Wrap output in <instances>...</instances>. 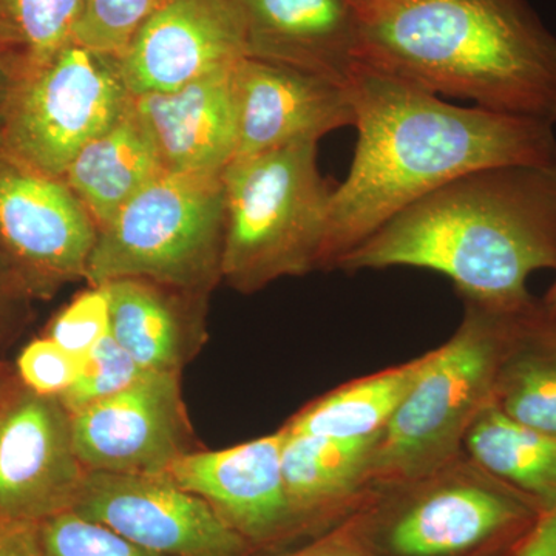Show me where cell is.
<instances>
[{
  "label": "cell",
  "mask_w": 556,
  "mask_h": 556,
  "mask_svg": "<svg viewBox=\"0 0 556 556\" xmlns=\"http://www.w3.org/2000/svg\"><path fill=\"white\" fill-rule=\"evenodd\" d=\"M519 316L466 303L455 334L434 348L430 365L380 431L368 470L372 490L407 484L464 455L468 428L493 401Z\"/></svg>",
  "instance_id": "5"
},
{
  "label": "cell",
  "mask_w": 556,
  "mask_h": 556,
  "mask_svg": "<svg viewBox=\"0 0 556 556\" xmlns=\"http://www.w3.org/2000/svg\"><path fill=\"white\" fill-rule=\"evenodd\" d=\"M283 441V431L278 430L236 447L188 452L166 475L206 501L255 551H270L300 536L285 490Z\"/></svg>",
  "instance_id": "14"
},
{
  "label": "cell",
  "mask_w": 556,
  "mask_h": 556,
  "mask_svg": "<svg viewBox=\"0 0 556 556\" xmlns=\"http://www.w3.org/2000/svg\"><path fill=\"white\" fill-rule=\"evenodd\" d=\"M371 500L306 546L276 556H375Z\"/></svg>",
  "instance_id": "30"
},
{
  "label": "cell",
  "mask_w": 556,
  "mask_h": 556,
  "mask_svg": "<svg viewBox=\"0 0 556 556\" xmlns=\"http://www.w3.org/2000/svg\"><path fill=\"white\" fill-rule=\"evenodd\" d=\"M110 334L108 292L90 287L54 318L49 338L84 361Z\"/></svg>",
  "instance_id": "28"
},
{
  "label": "cell",
  "mask_w": 556,
  "mask_h": 556,
  "mask_svg": "<svg viewBox=\"0 0 556 556\" xmlns=\"http://www.w3.org/2000/svg\"><path fill=\"white\" fill-rule=\"evenodd\" d=\"M356 149L332 189L318 269L340 260L413 203L473 172L556 164L555 124L478 108L358 64L348 79Z\"/></svg>",
  "instance_id": "1"
},
{
  "label": "cell",
  "mask_w": 556,
  "mask_h": 556,
  "mask_svg": "<svg viewBox=\"0 0 556 556\" xmlns=\"http://www.w3.org/2000/svg\"><path fill=\"white\" fill-rule=\"evenodd\" d=\"M223 243L222 174L164 172L98 232L86 280L141 278L197 294L222 280Z\"/></svg>",
  "instance_id": "6"
},
{
  "label": "cell",
  "mask_w": 556,
  "mask_h": 556,
  "mask_svg": "<svg viewBox=\"0 0 556 556\" xmlns=\"http://www.w3.org/2000/svg\"><path fill=\"white\" fill-rule=\"evenodd\" d=\"M237 156L318 142L354 126L345 84L244 56L232 72Z\"/></svg>",
  "instance_id": "15"
},
{
  "label": "cell",
  "mask_w": 556,
  "mask_h": 556,
  "mask_svg": "<svg viewBox=\"0 0 556 556\" xmlns=\"http://www.w3.org/2000/svg\"><path fill=\"white\" fill-rule=\"evenodd\" d=\"M166 0H84L73 40L119 56L150 14Z\"/></svg>",
  "instance_id": "27"
},
{
  "label": "cell",
  "mask_w": 556,
  "mask_h": 556,
  "mask_svg": "<svg viewBox=\"0 0 556 556\" xmlns=\"http://www.w3.org/2000/svg\"><path fill=\"white\" fill-rule=\"evenodd\" d=\"M60 397L0 396V518L42 522L72 510L86 479Z\"/></svg>",
  "instance_id": "11"
},
{
  "label": "cell",
  "mask_w": 556,
  "mask_h": 556,
  "mask_svg": "<svg viewBox=\"0 0 556 556\" xmlns=\"http://www.w3.org/2000/svg\"><path fill=\"white\" fill-rule=\"evenodd\" d=\"M419 268L466 303L500 314L535 306L527 281L556 269V164L490 167L434 190L345 255V273Z\"/></svg>",
  "instance_id": "2"
},
{
  "label": "cell",
  "mask_w": 556,
  "mask_h": 556,
  "mask_svg": "<svg viewBox=\"0 0 556 556\" xmlns=\"http://www.w3.org/2000/svg\"><path fill=\"white\" fill-rule=\"evenodd\" d=\"M358 62L439 97L556 124V35L526 0H357Z\"/></svg>",
  "instance_id": "3"
},
{
  "label": "cell",
  "mask_w": 556,
  "mask_h": 556,
  "mask_svg": "<svg viewBox=\"0 0 556 556\" xmlns=\"http://www.w3.org/2000/svg\"><path fill=\"white\" fill-rule=\"evenodd\" d=\"M493 404L517 422L556 437V309L543 303L519 316Z\"/></svg>",
  "instance_id": "21"
},
{
  "label": "cell",
  "mask_w": 556,
  "mask_h": 556,
  "mask_svg": "<svg viewBox=\"0 0 556 556\" xmlns=\"http://www.w3.org/2000/svg\"><path fill=\"white\" fill-rule=\"evenodd\" d=\"M434 350L343 383L311 402L281 427L287 433L353 439L380 434L424 375Z\"/></svg>",
  "instance_id": "20"
},
{
  "label": "cell",
  "mask_w": 556,
  "mask_h": 556,
  "mask_svg": "<svg viewBox=\"0 0 556 556\" xmlns=\"http://www.w3.org/2000/svg\"><path fill=\"white\" fill-rule=\"evenodd\" d=\"M464 455L540 508L556 504V437L504 415L493 401L468 428Z\"/></svg>",
  "instance_id": "23"
},
{
  "label": "cell",
  "mask_w": 556,
  "mask_h": 556,
  "mask_svg": "<svg viewBox=\"0 0 556 556\" xmlns=\"http://www.w3.org/2000/svg\"><path fill=\"white\" fill-rule=\"evenodd\" d=\"M543 303L547 306V308L556 309V278L554 285H552L551 289H548L546 299H544Z\"/></svg>",
  "instance_id": "34"
},
{
  "label": "cell",
  "mask_w": 556,
  "mask_h": 556,
  "mask_svg": "<svg viewBox=\"0 0 556 556\" xmlns=\"http://www.w3.org/2000/svg\"><path fill=\"white\" fill-rule=\"evenodd\" d=\"M73 444L87 471L164 475L190 452L179 372H150L115 396L72 415Z\"/></svg>",
  "instance_id": "13"
},
{
  "label": "cell",
  "mask_w": 556,
  "mask_h": 556,
  "mask_svg": "<svg viewBox=\"0 0 556 556\" xmlns=\"http://www.w3.org/2000/svg\"><path fill=\"white\" fill-rule=\"evenodd\" d=\"M84 0H0V54L20 73L72 42Z\"/></svg>",
  "instance_id": "24"
},
{
  "label": "cell",
  "mask_w": 556,
  "mask_h": 556,
  "mask_svg": "<svg viewBox=\"0 0 556 556\" xmlns=\"http://www.w3.org/2000/svg\"><path fill=\"white\" fill-rule=\"evenodd\" d=\"M148 375L150 372L139 367L109 334L84 358L78 379L60 401L70 415H76L97 402L127 390Z\"/></svg>",
  "instance_id": "25"
},
{
  "label": "cell",
  "mask_w": 556,
  "mask_h": 556,
  "mask_svg": "<svg viewBox=\"0 0 556 556\" xmlns=\"http://www.w3.org/2000/svg\"><path fill=\"white\" fill-rule=\"evenodd\" d=\"M515 556H556V504L538 514Z\"/></svg>",
  "instance_id": "32"
},
{
  "label": "cell",
  "mask_w": 556,
  "mask_h": 556,
  "mask_svg": "<svg viewBox=\"0 0 556 556\" xmlns=\"http://www.w3.org/2000/svg\"><path fill=\"white\" fill-rule=\"evenodd\" d=\"M543 510L475 466L466 455L426 477L376 490L375 556H473Z\"/></svg>",
  "instance_id": "7"
},
{
  "label": "cell",
  "mask_w": 556,
  "mask_h": 556,
  "mask_svg": "<svg viewBox=\"0 0 556 556\" xmlns=\"http://www.w3.org/2000/svg\"><path fill=\"white\" fill-rule=\"evenodd\" d=\"M40 536L46 556H164L139 547L115 530L75 510L43 519Z\"/></svg>",
  "instance_id": "26"
},
{
  "label": "cell",
  "mask_w": 556,
  "mask_h": 556,
  "mask_svg": "<svg viewBox=\"0 0 556 556\" xmlns=\"http://www.w3.org/2000/svg\"><path fill=\"white\" fill-rule=\"evenodd\" d=\"M247 56L348 84L361 54L357 0H241Z\"/></svg>",
  "instance_id": "16"
},
{
  "label": "cell",
  "mask_w": 556,
  "mask_h": 556,
  "mask_svg": "<svg viewBox=\"0 0 556 556\" xmlns=\"http://www.w3.org/2000/svg\"><path fill=\"white\" fill-rule=\"evenodd\" d=\"M83 365L84 361L50 338L35 340L17 358L24 386L49 397H61L78 379Z\"/></svg>",
  "instance_id": "29"
},
{
  "label": "cell",
  "mask_w": 556,
  "mask_h": 556,
  "mask_svg": "<svg viewBox=\"0 0 556 556\" xmlns=\"http://www.w3.org/2000/svg\"><path fill=\"white\" fill-rule=\"evenodd\" d=\"M283 434L281 470L300 535L327 532L375 495L368 470L379 434L353 439Z\"/></svg>",
  "instance_id": "18"
},
{
  "label": "cell",
  "mask_w": 556,
  "mask_h": 556,
  "mask_svg": "<svg viewBox=\"0 0 556 556\" xmlns=\"http://www.w3.org/2000/svg\"><path fill=\"white\" fill-rule=\"evenodd\" d=\"M318 142L237 156L223 170L222 278L251 294L320 266L331 186L317 166Z\"/></svg>",
  "instance_id": "4"
},
{
  "label": "cell",
  "mask_w": 556,
  "mask_h": 556,
  "mask_svg": "<svg viewBox=\"0 0 556 556\" xmlns=\"http://www.w3.org/2000/svg\"><path fill=\"white\" fill-rule=\"evenodd\" d=\"M233 67L169 93L130 94V108L148 131L164 172L223 174L236 159Z\"/></svg>",
  "instance_id": "17"
},
{
  "label": "cell",
  "mask_w": 556,
  "mask_h": 556,
  "mask_svg": "<svg viewBox=\"0 0 556 556\" xmlns=\"http://www.w3.org/2000/svg\"><path fill=\"white\" fill-rule=\"evenodd\" d=\"M20 76L21 73L16 65L0 54V127H2L3 115H5L11 91H13L14 84H16Z\"/></svg>",
  "instance_id": "33"
},
{
  "label": "cell",
  "mask_w": 556,
  "mask_h": 556,
  "mask_svg": "<svg viewBox=\"0 0 556 556\" xmlns=\"http://www.w3.org/2000/svg\"><path fill=\"white\" fill-rule=\"evenodd\" d=\"M100 287L110 306V336L148 372H179L186 325L179 289L141 278H118Z\"/></svg>",
  "instance_id": "22"
},
{
  "label": "cell",
  "mask_w": 556,
  "mask_h": 556,
  "mask_svg": "<svg viewBox=\"0 0 556 556\" xmlns=\"http://www.w3.org/2000/svg\"><path fill=\"white\" fill-rule=\"evenodd\" d=\"M163 174L159 153L129 100L123 115L75 156L64 179L100 232L121 208Z\"/></svg>",
  "instance_id": "19"
},
{
  "label": "cell",
  "mask_w": 556,
  "mask_h": 556,
  "mask_svg": "<svg viewBox=\"0 0 556 556\" xmlns=\"http://www.w3.org/2000/svg\"><path fill=\"white\" fill-rule=\"evenodd\" d=\"M0 556H46L40 522L0 518Z\"/></svg>",
  "instance_id": "31"
},
{
  "label": "cell",
  "mask_w": 556,
  "mask_h": 556,
  "mask_svg": "<svg viewBox=\"0 0 556 556\" xmlns=\"http://www.w3.org/2000/svg\"><path fill=\"white\" fill-rule=\"evenodd\" d=\"M119 56L72 40L14 84L0 148L51 177L64 178L91 139L129 105Z\"/></svg>",
  "instance_id": "8"
},
{
  "label": "cell",
  "mask_w": 556,
  "mask_h": 556,
  "mask_svg": "<svg viewBox=\"0 0 556 556\" xmlns=\"http://www.w3.org/2000/svg\"><path fill=\"white\" fill-rule=\"evenodd\" d=\"M98 228L64 178L0 148V247L39 287L86 278Z\"/></svg>",
  "instance_id": "10"
},
{
  "label": "cell",
  "mask_w": 556,
  "mask_h": 556,
  "mask_svg": "<svg viewBox=\"0 0 556 556\" xmlns=\"http://www.w3.org/2000/svg\"><path fill=\"white\" fill-rule=\"evenodd\" d=\"M72 510L164 556H252L254 547L206 501L166 473L87 471Z\"/></svg>",
  "instance_id": "9"
},
{
  "label": "cell",
  "mask_w": 556,
  "mask_h": 556,
  "mask_svg": "<svg viewBox=\"0 0 556 556\" xmlns=\"http://www.w3.org/2000/svg\"><path fill=\"white\" fill-rule=\"evenodd\" d=\"M248 54L241 0H166L119 54L131 97L169 93Z\"/></svg>",
  "instance_id": "12"
}]
</instances>
